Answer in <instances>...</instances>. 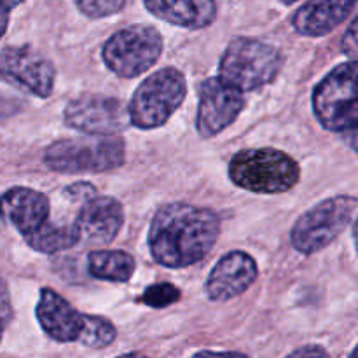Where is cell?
Here are the masks:
<instances>
[{"mask_svg":"<svg viewBox=\"0 0 358 358\" xmlns=\"http://www.w3.org/2000/svg\"><path fill=\"white\" fill-rule=\"evenodd\" d=\"M219 233L220 220L210 208L189 203L164 205L150 222V254L161 266L187 268L208 255Z\"/></svg>","mask_w":358,"mask_h":358,"instance_id":"6da1fadb","label":"cell"},{"mask_svg":"<svg viewBox=\"0 0 358 358\" xmlns=\"http://www.w3.org/2000/svg\"><path fill=\"white\" fill-rule=\"evenodd\" d=\"M124 140L114 135H84L58 140L48 147L44 161L58 173H103L124 163Z\"/></svg>","mask_w":358,"mask_h":358,"instance_id":"7a4b0ae2","label":"cell"},{"mask_svg":"<svg viewBox=\"0 0 358 358\" xmlns=\"http://www.w3.org/2000/svg\"><path fill=\"white\" fill-rule=\"evenodd\" d=\"M229 177L238 187L257 194L287 192L299 182V164L276 149H245L234 154Z\"/></svg>","mask_w":358,"mask_h":358,"instance_id":"3957f363","label":"cell"},{"mask_svg":"<svg viewBox=\"0 0 358 358\" xmlns=\"http://www.w3.org/2000/svg\"><path fill=\"white\" fill-rule=\"evenodd\" d=\"M313 110L329 131L345 133L358 126V59L341 63L320 80L313 93Z\"/></svg>","mask_w":358,"mask_h":358,"instance_id":"277c9868","label":"cell"},{"mask_svg":"<svg viewBox=\"0 0 358 358\" xmlns=\"http://www.w3.org/2000/svg\"><path fill=\"white\" fill-rule=\"evenodd\" d=\"M357 219L358 199L345 194L334 196L301 215L294 224L290 240L301 254H317L329 247Z\"/></svg>","mask_w":358,"mask_h":358,"instance_id":"5b68a950","label":"cell"},{"mask_svg":"<svg viewBox=\"0 0 358 358\" xmlns=\"http://www.w3.org/2000/svg\"><path fill=\"white\" fill-rule=\"evenodd\" d=\"M282 65L276 48L257 38L238 37L220 59V79L241 91H254L271 83Z\"/></svg>","mask_w":358,"mask_h":358,"instance_id":"8992f818","label":"cell"},{"mask_svg":"<svg viewBox=\"0 0 358 358\" xmlns=\"http://www.w3.org/2000/svg\"><path fill=\"white\" fill-rule=\"evenodd\" d=\"M187 83L180 70L161 69L147 77L129 101L131 124L142 129L163 126L184 103Z\"/></svg>","mask_w":358,"mask_h":358,"instance_id":"52a82bcc","label":"cell"},{"mask_svg":"<svg viewBox=\"0 0 358 358\" xmlns=\"http://www.w3.org/2000/svg\"><path fill=\"white\" fill-rule=\"evenodd\" d=\"M163 52V38L152 27L122 28L103 45V62L115 76L131 77L147 72Z\"/></svg>","mask_w":358,"mask_h":358,"instance_id":"ba28073f","label":"cell"},{"mask_svg":"<svg viewBox=\"0 0 358 358\" xmlns=\"http://www.w3.org/2000/svg\"><path fill=\"white\" fill-rule=\"evenodd\" d=\"M65 122L87 135H117L131 124V115L117 98L83 94L66 105Z\"/></svg>","mask_w":358,"mask_h":358,"instance_id":"9c48e42d","label":"cell"},{"mask_svg":"<svg viewBox=\"0 0 358 358\" xmlns=\"http://www.w3.org/2000/svg\"><path fill=\"white\" fill-rule=\"evenodd\" d=\"M245 107L243 91L220 77L203 80L199 86V107L196 117L198 133L205 138L219 135L233 124Z\"/></svg>","mask_w":358,"mask_h":358,"instance_id":"30bf717a","label":"cell"},{"mask_svg":"<svg viewBox=\"0 0 358 358\" xmlns=\"http://www.w3.org/2000/svg\"><path fill=\"white\" fill-rule=\"evenodd\" d=\"M55 66L30 48H6L0 51V79L48 98L55 87Z\"/></svg>","mask_w":358,"mask_h":358,"instance_id":"8fae6325","label":"cell"},{"mask_svg":"<svg viewBox=\"0 0 358 358\" xmlns=\"http://www.w3.org/2000/svg\"><path fill=\"white\" fill-rule=\"evenodd\" d=\"M37 320L42 331L58 343H80L86 336L91 315H83L51 289H42L37 304Z\"/></svg>","mask_w":358,"mask_h":358,"instance_id":"7c38bea8","label":"cell"},{"mask_svg":"<svg viewBox=\"0 0 358 358\" xmlns=\"http://www.w3.org/2000/svg\"><path fill=\"white\" fill-rule=\"evenodd\" d=\"M259 269L254 257L240 250L224 255L206 280V296L217 303H226L247 292L257 280Z\"/></svg>","mask_w":358,"mask_h":358,"instance_id":"4fadbf2b","label":"cell"},{"mask_svg":"<svg viewBox=\"0 0 358 358\" xmlns=\"http://www.w3.org/2000/svg\"><path fill=\"white\" fill-rule=\"evenodd\" d=\"M122 224H124V210L121 203L110 196H93L86 199L76 220L80 238L98 245L114 241Z\"/></svg>","mask_w":358,"mask_h":358,"instance_id":"5bb4252c","label":"cell"},{"mask_svg":"<svg viewBox=\"0 0 358 358\" xmlns=\"http://www.w3.org/2000/svg\"><path fill=\"white\" fill-rule=\"evenodd\" d=\"M0 217L28 236L48 222L49 199L34 189L14 187L0 198Z\"/></svg>","mask_w":358,"mask_h":358,"instance_id":"9a60e30c","label":"cell"},{"mask_svg":"<svg viewBox=\"0 0 358 358\" xmlns=\"http://www.w3.org/2000/svg\"><path fill=\"white\" fill-rule=\"evenodd\" d=\"M358 0H310L292 17V24L299 34L308 37H322L343 23Z\"/></svg>","mask_w":358,"mask_h":358,"instance_id":"2e32d148","label":"cell"},{"mask_svg":"<svg viewBox=\"0 0 358 358\" xmlns=\"http://www.w3.org/2000/svg\"><path fill=\"white\" fill-rule=\"evenodd\" d=\"M149 13L166 23L199 30L213 23L217 16L215 0H143Z\"/></svg>","mask_w":358,"mask_h":358,"instance_id":"e0dca14e","label":"cell"},{"mask_svg":"<svg viewBox=\"0 0 358 358\" xmlns=\"http://www.w3.org/2000/svg\"><path fill=\"white\" fill-rule=\"evenodd\" d=\"M91 276L105 282H128L135 273V259L122 250H94L87 257Z\"/></svg>","mask_w":358,"mask_h":358,"instance_id":"ac0fdd59","label":"cell"},{"mask_svg":"<svg viewBox=\"0 0 358 358\" xmlns=\"http://www.w3.org/2000/svg\"><path fill=\"white\" fill-rule=\"evenodd\" d=\"M24 240L34 250L42 252V254H56V252L66 250L79 243L80 233L76 224L73 226H55V224L45 222L35 233L24 236Z\"/></svg>","mask_w":358,"mask_h":358,"instance_id":"d6986e66","label":"cell"},{"mask_svg":"<svg viewBox=\"0 0 358 358\" xmlns=\"http://www.w3.org/2000/svg\"><path fill=\"white\" fill-rule=\"evenodd\" d=\"M117 338V331L108 320L101 317H90V325H87L86 336L83 339V345L87 348H105L112 345Z\"/></svg>","mask_w":358,"mask_h":358,"instance_id":"ffe728a7","label":"cell"},{"mask_svg":"<svg viewBox=\"0 0 358 358\" xmlns=\"http://www.w3.org/2000/svg\"><path fill=\"white\" fill-rule=\"evenodd\" d=\"M180 296V290L171 283H156L143 292V296L140 297V303L150 308H166L177 303Z\"/></svg>","mask_w":358,"mask_h":358,"instance_id":"44dd1931","label":"cell"},{"mask_svg":"<svg viewBox=\"0 0 358 358\" xmlns=\"http://www.w3.org/2000/svg\"><path fill=\"white\" fill-rule=\"evenodd\" d=\"M76 2L80 13L93 20H100L119 13L124 7L126 0H76Z\"/></svg>","mask_w":358,"mask_h":358,"instance_id":"7402d4cb","label":"cell"},{"mask_svg":"<svg viewBox=\"0 0 358 358\" xmlns=\"http://www.w3.org/2000/svg\"><path fill=\"white\" fill-rule=\"evenodd\" d=\"M341 49L348 58L358 59V17L346 30L345 37L341 41Z\"/></svg>","mask_w":358,"mask_h":358,"instance_id":"603a6c76","label":"cell"},{"mask_svg":"<svg viewBox=\"0 0 358 358\" xmlns=\"http://www.w3.org/2000/svg\"><path fill=\"white\" fill-rule=\"evenodd\" d=\"M65 194L72 199H79V201H86V199L96 196V189L86 182H77V184L70 185L65 189Z\"/></svg>","mask_w":358,"mask_h":358,"instance_id":"cb8c5ba5","label":"cell"},{"mask_svg":"<svg viewBox=\"0 0 358 358\" xmlns=\"http://www.w3.org/2000/svg\"><path fill=\"white\" fill-rule=\"evenodd\" d=\"M0 317H2L6 322H9L10 317H13L9 292H7V287L2 280H0Z\"/></svg>","mask_w":358,"mask_h":358,"instance_id":"d4e9b609","label":"cell"},{"mask_svg":"<svg viewBox=\"0 0 358 358\" xmlns=\"http://www.w3.org/2000/svg\"><path fill=\"white\" fill-rule=\"evenodd\" d=\"M329 353L325 352L322 346H317V345H310L306 346V348H299L296 350V352L290 353V357H327Z\"/></svg>","mask_w":358,"mask_h":358,"instance_id":"484cf974","label":"cell"},{"mask_svg":"<svg viewBox=\"0 0 358 358\" xmlns=\"http://www.w3.org/2000/svg\"><path fill=\"white\" fill-rule=\"evenodd\" d=\"M345 142L348 143L355 152H358V126L348 129V131H345Z\"/></svg>","mask_w":358,"mask_h":358,"instance_id":"4316f807","label":"cell"},{"mask_svg":"<svg viewBox=\"0 0 358 358\" xmlns=\"http://www.w3.org/2000/svg\"><path fill=\"white\" fill-rule=\"evenodd\" d=\"M21 2H23V0H0V10H3V13H9L10 9H14L16 6H20Z\"/></svg>","mask_w":358,"mask_h":358,"instance_id":"83f0119b","label":"cell"},{"mask_svg":"<svg viewBox=\"0 0 358 358\" xmlns=\"http://www.w3.org/2000/svg\"><path fill=\"white\" fill-rule=\"evenodd\" d=\"M7 23H9V13H3V10H0V38H2V35L6 34Z\"/></svg>","mask_w":358,"mask_h":358,"instance_id":"f1b7e54d","label":"cell"},{"mask_svg":"<svg viewBox=\"0 0 358 358\" xmlns=\"http://www.w3.org/2000/svg\"><path fill=\"white\" fill-rule=\"evenodd\" d=\"M353 240H355V247L358 252V219L355 220V226H353Z\"/></svg>","mask_w":358,"mask_h":358,"instance_id":"f546056e","label":"cell"},{"mask_svg":"<svg viewBox=\"0 0 358 358\" xmlns=\"http://www.w3.org/2000/svg\"><path fill=\"white\" fill-rule=\"evenodd\" d=\"M6 324L7 322L0 317V341H2V334H3V327H6Z\"/></svg>","mask_w":358,"mask_h":358,"instance_id":"4dcf8cb0","label":"cell"},{"mask_svg":"<svg viewBox=\"0 0 358 358\" xmlns=\"http://www.w3.org/2000/svg\"><path fill=\"white\" fill-rule=\"evenodd\" d=\"M280 2H282V3H285V6H290V3L297 2V0H280Z\"/></svg>","mask_w":358,"mask_h":358,"instance_id":"1f68e13d","label":"cell"},{"mask_svg":"<svg viewBox=\"0 0 358 358\" xmlns=\"http://www.w3.org/2000/svg\"><path fill=\"white\" fill-rule=\"evenodd\" d=\"M350 355H352V357H358V346H357V348H355V350H353V352H352V353H350Z\"/></svg>","mask_w":358,"mask_h":358,"instance_id":"d6a6232c","label":"cell"},{"mask_svg":"<svg viewBox=\"0 0 358 358\" xmlns=\"http://www.w3.org/2000/svg\"><path fill=\"white\" fill-rule=\"evenodd\" d=\"M3 117V114H2V112H0V119H2Z\"/></svg>","mask_w":358,"mask_h":358,"instance_id":"836d02e7","label":"cell"}]
</instances>
